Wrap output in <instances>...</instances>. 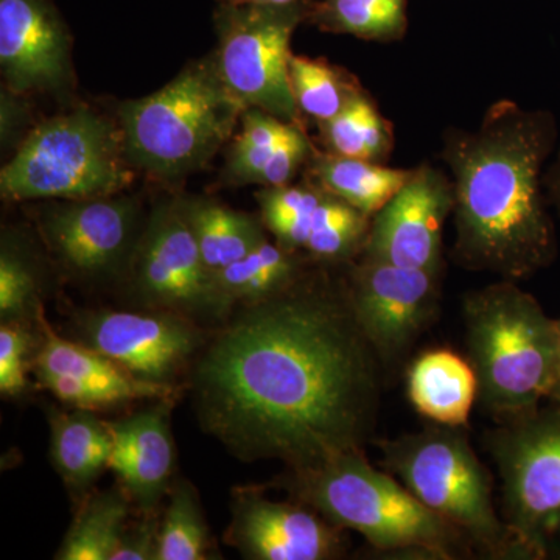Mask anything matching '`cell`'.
Listing matches in <instances>:
<instances>
[{"label":"cell","instance_id":"obj_1","mask_svg":"<svg viewBox=\"0 0 560 560\" xmlns=\"http://www.w3.org/2000/svg\"><path fill=\"white\" fill-rule=\"evenodd\" d=\"M331 267L245 305L195 364L202 429L232 455L307 470L364 453L374 438L386 370L353 311L346 265Z\"/></svg>","mask_w":560,"mask_h":560},{"label":"cell","instance_id":"obj_2","mask_svg":"<svg viewBox=\"0 0 560 560\" xmlns=\"http://www.w3.org/2000/svg\"><path fill=\"white\" fill-rule=\"evenodd\" d=\"M558 139L551 110L510 98L493 102L477 130L444 132L441 160L455 187L451 257L458 267L518 282L556 260L544 173Z\"/></svg>","mask_w":560,"mask_h":560},{"label":"cell","instance_id":"obj_3","mask_svg":"<svg viewBox=\"0 0 560 560\" xmlns=\"http://www.w3.org/2000/svg\"><path fill=\"white\" fill-rule=\"evenodd\" d=\"M463 319L477 400L490 418L508 423L539 410L560 377L558 320L506 279L469 291Z\"/></svg>","mask_w":560,"mask_h":560},{"label":"cell","instance_id":"obj_4","mask_svg":"<svg viewBox=\"0 0 560 560\" xmlns=\"http://www.w3.org/2000/svg\"><path fill=\"white\" fill-rule=\"evenodd\" d=\"M287 489L331 525L357 530L381 551L448 560L471 548L456 526L423 506L389 471L375 469L364 453L290 470Z\"/></svg>","mask_w":560,"mask_h":560},{"label":"cell","instance_id":"obj_5","mask_svg":"<svg viewBox=\"0 0 560 560\" xmlns=\"http://www.w3.org/2000/svg\"><path fill=\"white\" fill-rule=\"evenodd\" d=\"M245 109L210 54L160 91L121 103L117 114L132 168L173 180L206 167L232 138Z\"/></svg>","mask_w":560,"mask_h":560},{"label":"cell","instance_id":"obj_6","mask_svg":"<svg viewBox=\"0 0 560 560\" xmlns=\"http://www.w3.org/2000/svg\"><path fill=\"white\" fill-rule=\"evenodd\" d=\"M135 175L120 127L79 108L32 128L0 172V194L14 202L113 197Z\"/></svg>","mask_w":560,"mask_h":560},{"label":"cell","instance_id":"obj_7","mask_svg":"<svg viewBox=\"0 0 560 560\" xmlns=\"http://www.w3.org/2000/svg\"><path fill=\"white\" fill-rule=\"evenodd\" d=\"M460 429L433 423L382 441L383 466L423 506L456 526L471 547L492 558H517L493 504L489 471Z\"/></svg>","mask_w":560,"mask_h":560},{"label":"cell","instance_id":"obj_8","mask_svg":"<svg viewBox=\"0 0 560 560\" xmlns=\"http://www.w3.org/2000/svg\"><path fill=\"white\" fill-rule=\"evenodd\" d=\"M486 447L501 481V518L517 558H545L560 537V405L497 423Z\"/></svg>","mask_w":560,"mask_h":560},{"label":"cell","instance_id":"obj_9","mask_svg":"<svg viewBox=\"0 0 560 560\" xmlns=\"http://www.w3.org/2000/svg\"><path fill=\"white\" fill-rule=\"evenodd\" d=\"M312 0L290 5L217 3L212 51L221 80L245 108L267 110L279 119L307 128L293 94L289 62L291 38L307 24Z\"/></svg>","mask_w":560,"mask_h":560},{"label":"cell","instance_id":"obj_10","mask_svg":"<svg viewBox=\"0 0 560 560\" xmlns=\"http://www.w3.org/2000/svg\"><path fill=\"white\" fill-rule=\"evenodd\" d=\"M346 276L361 329L385 370H393L436 318L444 271L360 256L346 265Z\"/></svg>","mask_w":560,"mask_h":560},{"label":"cell","instance_id":"obj_11","mask_svg":"<svg viewBox=\"0 0 560 560\" xmlns=\"http://www.w3.org/2000/svg\"><path fill=\"white\" fill-rule=\"evenodd\" d=\"M136 289L151 307L179 315L221 316L232 305L206 267L180 201L154 210L132 259Z\"/></svg>","mask_w":560,"mask_h":560},{"label":"cell","instance_id":"obj_12","mask_svg":"<svg viewBox=\"0 0 560 560\" xmlns=\"http://www.w3.org/2000/svg\"><path fill=\"white\" fill-rule=\"evenodd\" d=\"M260 219L276 243L315 264H350L363 254L372 217L305 178L300 184L261 187Z\"/></svg>","mask_w":560,"mask_h":560},{"label":"cell","instance_id":"obj_13","mask_svg":"<svg viewBox=\"0 0 560 560\" xmlns=\"http://www.w3.org/2000/svg\"><path fill=\"white\" fill-rule=\"evenodd\" d=\"M80 342L97 350L140 381L175 386L200 352L202 335L179 313L98 311L81 316Z\"/></svg>","mask_w":560,"mask_h":560},{"label":"cell","instance_id":"obj_14","mask_svg":"<svg viewBox=\"0 0 560 560\" xmlns=\"http://www.w3.org/2000/svg\"><path fill=\"white\" fill-rule=\"evenodd\" d=\"M455 208L447 173L422 162L371 220L361 256L404 268L445 271L444 228Z\"/></svg>","mask_w":560,"mask_h":560},{"label":"cell","instance_id":"obj_15","mask_svg":"<svg viewBox=\"0 0 560 560\" xmlns=\"http://www.w3.org/2000/svg\"><path fill=\"white\" fill-rule=\"evenodd\" d=\"M0 72L25 97L73 83L72 35L51 0H0Z\"/></svg>","mask_w":560,"mask_h":560},{"label":"cell","instance_id":"obj_16","mask_svg":"<svg viewBox=\"0 0 560 560\" xmlns=\"http://www.w3.org/2000/svg\"><path fill=\"white\" fill-rule=\"evenodd\" d=\"M136 228L138 205L119 195L65 201L40 213V231L51 253L81 278L116 271L131 253Z\"/></svg>","mask_w":560,"mask_h":560},{"label":"cell","instance_id":"obj_17","mask_svg":"<svg viewBox=\"0 0 560 560\" xmlns=\"http://www.w3.org/2000/svg\"><path fill=\"white\" fill-rule=\"evenodd\" d=\"M341 530L300 501L242 490L232 503L228 544L254 560H327L342 555Z\"/></svg>","mask_w":560,"mask_h":560},{"label":"cell","instance_id":"obj_18","mask_svg":"<svg viewBox=\"0 0 560 560\" xmlns=\"http://www.w3.org/2000/svg\"><path fill=\"white\" fill-rule=\"evenodd\" d=\"M168 400L160 407L136 412L130 418L109 422L113 452L109 469L119 478L132 504L153 512L171 488L175 469V442L171 429Z\"/></svg>","mask_w":560,"mask_h":560},{"label":"cell","instance_id":"obj_19","mask_svg":"<svg viewBox=\"0 0 560 560\" xmlns=\"http://www.w3.org/2000/svg\"><path fill=\"white\" fill-rule=\"evenodd\" d=\"M38 319L40 342L33 359V370L69 375L83 382L90 390L94 410L135 400H171L175 396V386L140 381L90 346L65 340L43 319V312Z\"/></svg>","mask_w":560,"mask_h":560},{"label":"cell","instance_id":"obj_20","mask_svg":"<svg viewBox=\"0 0 560 560\" xmlns=\"http://www.w3.org/2000/svg\"><path fill=\"white\" fill-rule=\"evenodd\" d=\"M408 397L415 410L431 422L466 427L478 397L469 360L448 349L427 350L408 371Z\"/></svg>","mask_w":560,"mask_h":560},{"label":"cell","instance_id":"obj_21","mask_svg":"<svg viewBox=\"0 0 560 560\" xmlns=\"http://www.w3.org/2000/svg\"><path fill=\"white\" fill-rule=\"evenodd\" d=\"M113 431L91 410L75 408L50 418V455L70 489L83 490L109 469Z\"/></svg>","mask_w":560,"mask_h":560},{"label":"cell","instance_id":"obj_22","mask_svg":"<svg viewBox=\"0 0 560 560\" xmlns=\"http://www.w3.org/2000/svg\"><path fill=\"white\" fill-rule=\"evenodd\" d=\"M305 171L307 178L323 189L364 215L374 217L408 183L415 168L386 167L316 150Z\"/></svg>","mask_w":560,"mask_h":560},{"label":"cell","instance_id":"obj_23","mask_svg":"<svg viewBox=\"0 0 560 560\" xmlns=\"http://www.w3.org/2000/svg\"><path fill=\"white\" fill-rule=\"evenodd\" d=\"M202 260L212 275L241 260L267 241L264 221L208 198L180 200Z\"/></svg>","mask_w":560,"mask_h":560},{"label":"cell","instance_id":"obj_24","mask_svg":"<svg viewBox=\"0 0 560 560\" xmlns=\"http://www.w3.org/2000/svg\"><path fill=\"white\" fill-rule=\"evenodd\" d=\"M312 264L315 261L304 254L291 253L267 238L213 278L231 305L237 302L249 305L290 289Z\"/></svg>","mask_w":560,"mask_h":560},{"label":"cell","instance_id":"obj_25","mask_svg":"<svg viewBox=\"0 0 560 560\" xmlns=\"http://www.w3.org/2000/svg\"><path fill=\"white\" fill-rule=\"evenodd\" d=\"M132 501L124 488L94 493L69 526L58 560H113L130 525Z\"/></svg>","mask_w":560,"mask_h":560},{"label":"cell","instance_id":"obj_26","mask_svg":"<svg viewBox=\"0 0 560 560\" xmlns=\"http://www.w3.org/2000/svg\"><path fill=\"white\" fill-rule=\"evenodd\" d=\"M307 25L334 35L397 43L408 33V0H312Z\"/></svg>","mask_w":560,"mask_h":560},{"label":"cell","instance_id":"obj_27","mask_svg":"<svg viewBox=\"0 0 560 560\" xmlns=\"http://www.w3.org/2000/svg\"><path fill=\"white\" fill-rule=\"evenodd\" d=\"M289 75L298 108L305 119L316 124L334 119L368 92L359 77L324 58L291 54Z\"/></svg>","mask_w":560,"mask_h":560},{"label":"cell","instance_id":"obj_28","mask_svg":"<svg viewBox=\"0 0 560 560\" xmlns=\"http://www.w3.org/2000/svg\"><path fill=\"white\" fill-rule=\"evenodd\" d=\"M319 142L324 151L386 164L396 145L393 124L383 117L370 92L327 121H320Z\"/></svg>","mask_w":560,"mask_h":560},{"label":"cell","instance_id":"obj_29","mask_svg":"<svg viewBox=\"0 0 560 560\" xmlns=\"http://www.w3.org/2000/svg\"><path fill=\"white\" fill-rule=\"evenodd\" d=\"M300 125L290 124L267 110L246 108L241 119V131L232 139L224 162L223 178L235 186L259 183L276 151L291 138ZM307 130V128H305Z\"/></svg>","mask_w":560,"mask_h":560},{"label":"cell","instance_id":"obj_30","mask_svg":"<svg viewBox=\"0 0 560 560\" xmlns=\"http://www.w3.org/2000/svg\"><path fill=\"white\" fill-rule=\"evenodd\" d=\"M209 545V529L197 492L189 482L176 481L161 521L156 560H205Z\"/></svg>","mask_w":560,"mask_h":560},{"label":"cell","instance_id":"obj_31","mask_svg":"<svg viewBox=\"0 0 560 560\" xmlns=\"http://www.w3.org/2000/svg\"><path fill=\"white\" fill-rule=\"evenodd\" d=\"M39 279L31 257L20 243L3 234L0 248V318L2 323H25L38 318Z\"/></svg>","mask_w":560,"mask_h":560},{"label":"cell","instance_id":"obj_32","mask_svg":"<svg viewBox=\"0 0 560 560\" xmlns=\"http://www.w3.org/2000/svg\"><path fill=\"white\" fill-rule=\"evenodd\" d=\"M33 337L25 323H2L0 327V393L3 397H20L28 385V359Z\"/></svg>","mask_w":560,"mask_h":560},{"label":"cell","instance_id":"obj_33","mask_svg":"<svg viewBox=\"0 0 560 560\" xmlns=\"http://www.w3.org/2000/svg\"><path fill=\"white\" fill-rule=\"evenodd\" d=\"M161 522L150 518L128 525L113 560H156Z\"/></svg>","mask_w":560,"mask_h":560},{"label":"cell","instance_id":"obj_34","mask_svg":"<svg viewBox=\"0 0 560 560\" xmlns=\"http://www.w3.org/2000/svg\"><path fill=\"white\" fill-rule=\"evenodd\" d=\"M25 95L16 94L3 88L2 90V105H0V128H2V143L3 145H11L16 142L22 128H25L28 120V109L25 105Z\"/></svg>","mask_w":560,"mask_h":560},{"label":"cell","instance_id":"obj_35","mask_svg":"<svg viewBox=\"0 0 560 560\" xmlns=\"http://www.w3.org/2000/svg\"><path fill=\"white\" fill-rule=\"evenodd\" d=\"M544 187L547 191L548 201L551 206H555L560 215V149L551 164L545 168Z\"/></svg>","mask_w":560,"mask_h":560},{"label":"cell","instance_id":"obj_36","mask_svg":"<svg viewBox=\"0 0 560 560\" xmlns=\"http://www.w3.org/2000/svg\"><path fill=\"white\" fill-rule=\"evenodd\" d=\"M301 0H217V3H231V5H290Z\"/></svg>","mask_w":560,"mask_h":560},{"label":"cell","instance_id":"obj_37","mask_svg":"<svg viewBox=\"0 0 560 560\" xmlns=\"http://www.w3.org/2000/svg\"><path fill=\"white\" fill-rule=\"evenodd\" d=\"M548 399H551L552 401H556V404L560 405V377L559 381L556 382L555 388L551 389Z\"/></svg>","mask_w":560,"mask_h":560},{"label":"cell","instance_id":"obj_38","mask_svg":"<svg viewBox=\"0 0 560 560\" xmlns=\"http://www.w3.org/2000/svg\"><path fill=\"white\" fill-rule=\"evenodd\" d=\"M558 326H559V337H560V319L558 320Z\"/></svg>","mask_w":560,"mask_h":560}]
</instances>
